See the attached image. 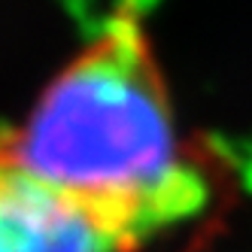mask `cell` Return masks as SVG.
<instances>
[{
  "label": "cell",
  "instance_id": "6da1fadb",
  "mask_svg": "<svg viewBox=\"0 0 252 252\" xmlns=\"http://www.w3.org/2000/svg\"><path fill=\"white\" fill-rule=\"evenodd\" d=\"M0 164L76 210L119 252L176 234L216 197V167L191 143L131 6L110 15L0 131Z\"/></svg>",
  "mask_w": 252,
  "mask_h": 252
},
{
  "label": "cell",
  "instance_id": "7a4b0ae2",
  "mask_svg": "<svg viewBox=\"0 0 252 252\" xmlns=\"http://www.w3.org/2000/svg\"><path fill=\"white\" fill-rule=\"evenodd\" d=\"M0 252H119L76 210L0 164Z\"/></svg>",
  "mask_w": 252,
  "mask_h": 252
}]
</instances>
